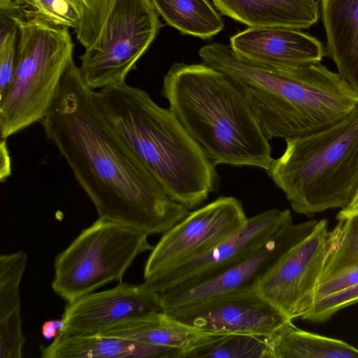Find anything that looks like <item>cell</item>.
<instances>
[{"mask_svg": "<svg viewBox=\"0 0 358 358\" xmlns=\"http://www.w3.org/2000/svg\"><path fill=\"white\" fill-rule=\"evenodd\" d=\"M1 180H6L11 173L10 157L8 150L6 139L1 138Z\"/></svg>", "mask_w": 358, "mask_h": 358, "instance_id": "cell-32", "label": "cell"}, {"mask_svg": "<svg viewBox=\"0 0 358 358\" xmlns=\"http://www.w3.org/2000/svg\"><path fill=\"white\" fill-rule=\"evenodd\" d=\"M40 122L99 218L149 236L164 233L189 213L110 126L73 59Z\"/></svg>", "mask_w": 358, "mask_h": 358, "instance_id": "cell-1", "label": "cell"}, {"mask_svg": "<svg viewBox=\"0 0 358 358\" xmlns=\"http://www.w3.org/2000/svg\"><path fill=\"white\" fill-rule=\"evenodd\" d=\"M336 220L337 224L329 233L320 280L358 266V210H341Z\"/></svg>", "mask_w": 358, "mask_h": 358, "instance_id": "cell-22", "label": "cell"}, {"mask_svg": "<svg viewBox=\"0 0 358 358\" xmlns=\"http://www.w3.org/2000/svg\"><path fill=\"white\" fill-rule=\"evenodd\" d=\"M0 101L7 95L14 80L17 55L18 30L13 18L1 13Z\"/></svg>", "mask_w": 358, "mask_h": 358, "instance_id": "cell-26", "label": "cell"}, {"mask_svg": "<svg viewBox=\"0 0 358 358\" xmlns=\"http://www.w3.org/2000/svg\"><path fill=\"white\" fill-rule=\"evenodd\" d=\"M273 358H358V348L311 333L288 321L269 338Z\"/></svg>", "mask_w": 358, "mask_h": 358, "instance_id": "cell-20", "label": "cell"}, {"mask_svg": "<svg viewBox=\"0 0 358 358\" xmlns=\"http://www.w3.org/2000/svg\"><path fill=\"white\" fill-rule=\"evenodd\" d=\"M18 0H0V13H9L15 10Z\"/></svg>", "mask_w": 358, "mask_h": 358, "instance_id": "cell-33", "label": "cell"}, {"mask_svg": "<svg viewBox=\"0 0 358 358\" xmlns=\"http://www.w3.org/2000/svg\"><path fill=\"white\" fill-rule=\"evenodd\" d=\"M17 308L0 317V357L21 358L25 338L22 332V320Z\"/></svg>", "mask_w": 358, "mask_h": 358, "instance_id": "cell-28", "label": "cell"}, {"mask_svg": "<svg viewBox=\"0 0 358 358\" xmlns=\"http://www.w3.org/2000/svg\"><path fill=\"white\" fill-rule=\"evenodd\" d=\"M327 55L358 92V0H321Z\"/></svg>", "mask_w": 358, "mask_h": 358, "instance_id": "cell-18", "label": "cell"}, {"mask_svg": "<svg viewBox=\"0 0 358 358\" xmlns=\"http://www.w3.org/2000/svg\"><path fill=\"white\" fill-rule=\"evenodd\" d=\"M291 224L288 209L273 208L259 213L248 218L241 228L212 248L144 280L142 285L157 293L192 285L248 255Z\"/></svg>", "mask_w": 358, "mask_h": 358, "instance_id": "cell-12", "label": "cell"}, {"mask_svg": "<svg viewBox=\"0 0 358 358\" xmlns=\"http://www.w3.org/2000/svg\"><path fill=\"white\" fill-rule=\"evenodd\" d=\"M329 231L326 219L294 243L260 280L256 289L289 320L313 307L324 266Z\"/></svg>", "mask_w": 358, "mask_h": 358, "instance_id": "cell-9", "label": "cell"}, {"mask_svg": "<svg viewBox=\"0 0 358 358\" xmlns=\"http://www.w3.org/2000/svg\"></svg>", "mask_w": 358, "mask_h": 358, "instance_id": "cell-35", "label": "cell"}, {"mask_svg": "<svg viewBox=\"0 0 358 358\" xmlns=\"http://www.w3.org/2000/svg\"><path fill=\"white\" fill-rule=\"evenodd\" d=\"M82 20L75 33L77 40L87 48L98 38L114 0H82Z\"/></svg>", "mask_w": 358, "mask_h": 358, "instance_id": "cell-27", "label": "cell"}, {"mask_svg": "<svg viewBox=\"0 0 358 358\" xmlns=\"http://www.w3.org/2000/svg\"><path fill=\"white\" fill-rule=\"evenodd\" d=\"M151 0H114L94 43L80 57L84 83L96 91L125 82L164 26Z\"/></svg>", "mask_w": 358, "mask_h": 358, "instance_id": "cell-8", "label": "cell"}, {"mask_svg": "<svg viewBox=\"0 0 358 358\" xmlns=\"http://www.w3.org/2000/svg\"><path fill=\"white\" fill-rule=\"evenodd\" d=\"M64 323L61 319L45 322L41 327V334L46 340L55 338L62 331Z\"/></svg>", "mask_w": 358, "mask_h": 358, "instance_id": "cell-31", "label": "cell"}, {"mask_svg": "<svg viewBox=\"0 0 358 358\" xmlns=\"http://www.w3.org/2000/svg\"><path fill=\"white\" fill-rule=\"evenodd\" d=\"M101 334L178 348L182 350L184 353L208 342L219 334L197 329L161 312L117 326Z\"/></svg>", "mask_w": 358, "mask_h": 358, "instance_id": "cell-19", "label": "cell"}, {"mask_svg": "<svg viewBox=\"0 0 358 358\" xmlns=\"http://www.w3.org/2000/svg\"><path fill=\"white\" fill-rule=\"evenodd\" d=\"M164 312L158 294L142 284L120 282L107 290L92 292L67 302L60 334H101L113 327Z\"/></svg>", "mask_w": 358, "mask_h": 358, "instance_id": "cell-14", "label": "cell"}, {"mask_svg": "<svg viewBox=\"0 0 358 358\" xmlns=\"http://www.w3.org/2000/svg\"><path fill=\"white\" fill-rule=\"evenodd\" d=\"M230 46L247 59L279 69L320 62L327 55L315 37L286 27H248L230 38Z\"/></svg>", "mask_w": 358, "mask_h": 358, "instance_id": "cell-15", "label": "cell"}, {"mask_svg": "<svg viewBox=\"0 0 358 358\" xmlns=\"http://www.w3.org/2000/svg\"><path fill=\"white\" fill-rule=\"evenodd\" d=\"M27 262V255L17 251L0 256V317L21 308L20 285Z\"/></svg>", "mask_w": 358, "mask_h": 358, "instance_id": "cell-25", "label": "cell"}, {"mask_svg": "<svg viewBox=\"0 0 358 358\" xmlns=\"http://www.w3.org/2000/svg\"><path fill=\"white\" fill-rule=\"evenodd\" d=\"M357 284H358V266L339 271L320 280L315 292V302Z\"/></svg>", "mask_w": 358, "mask_h": 358, "instance_id": "cell-30", "label": "cell"}, {"mask_svg": "<svg viewBox=\"0 0 358 358\" xmlns=\"http://www.w3.org/2000/svg\"><path fill=\"white\" fill-rule=\"evenodd\" d=\"M222 15L248 27L308 29L319 18L315 0H212Z\"/></svg>", "mask_w": 358, "mask_h": 358, "instance_id": "cell-16", "label": "cell"}, {"mask_svg": "<svg viewBox=\"0 0 358 358\" xmlns=\"http://www.w3.org/2000/svg\"><path fill=\"white\" fill-rule=\"evenodd\" d=\"M162 94L214 165L268 169V138L244 96L222 72L202 62L175 63L164 78Z\"/></svg>", "mask_w": 358, "mask_h": 358, "instance_id": "cell-4", "label": "cell"}, {"mask_svg": "<svg viewBox=\"0 0 358 358\" xmlns=\"http://www.w3.org/2000/svg\"><path fill=\"white\" fill-rule=\"evenodd\" d=\"M43 358H181L183 350L103 336L59 334L46 346Z\"/></svg>", "mask_w": 358, "mask_h": 358, "instance_id": "cell-17", "label": "cell"}, {"mask_svg": "<svg viewBox=\"0 0 358 358\" xmlns=\"http://www.w3.org/2000/svg\"><path fill=\"white\" fill-rule=\"evenodd\" d=\"M247 219L241 201L233 196H220L189 212L163 233L150 251L144 280L205 252L234 234Z\"/></svg>", "mask_w": 358, "mask_h": 358, "instance_id": "cell-10", "label": "cell"}, {"mask_svg": "<svg viewBox=\"0 0 358 358\" xmlns=\"http://www.w3.org/2000/svg\"><path fill=\"white\" fill-rule=\"evenodd\" d=\"M358 302V284L317 300L301 318L313 322H323L340 310Z\"/></svg>", "mask_w": 358, "mask_h": 358, "instance_id": "cell-29", "label": "cell"}, {"mask_svg": "<svg viewBox=\"0 0 358 358\" xmlns=\"http://www.w3.org/2000/svg\"><path fill=\"white\" fill-rule=\"evenodd\" d=\"M83 10L82 0H18L13 13L75 30L82 20Z\"/></svg>", "mask_w": 358, "mask_h": 358, "instance_id": "cell-24", "label": "cell"}, {"mask_svg": "<svg viewBox=\"0 0 358 358\" xmlns=\"http://www.w3.org/2000/svg\"><path fill=\"white\" fill-rule=\"evenodd\" d=\"M199 55L238 89L268 139L320 131L342 119L358 102L352 85L320 62L274 68L247 59L222 43L203 46Z\"/></svg>", "mask_w": 358, "mask_h": 358, "instance_id": "cell-2", "label": "cell"}, {"mask_svg": "<svg viewBox=\"0 0 358 358\" xmlns=\"http://www.w3.org/2000/svg\"><path fill=\"white\" fill-rule=\"evenodd\" d=\"M165 313L206 332L269 338L291 320L259 294L256 288L234 292Z\"/></svg>", "mask_w": 358, "mask_h": 358, "instance_id": "cell-13", "label": "cell"}, {"mask_svg": "<svg viewBox=\"0 0 358 358\" xmlns=\"http://www.w3.org/2000/svg\"><path fill=\"white\" fill-rule=\"evenodd\" d=\"M6 14L15 22L18 41L14 80L0 101V133L4 139L46 115L74 47L66 27L17 13Z\"/></svg>", "mask_w": 358, "mask_h": 358, "instance_id": "cell-6", "label": "cell"}, {"mask_svg": "<svg viewBox=\"0 0 358 358\" xmlns=\"http://www.w3.org/2000/svg\"><path fill=\"white\" fill-rule=\"evenodd\" d=\"M269 338L245 334H219L185 352L182 358H273Z\"/></svg>", "mask_w": 358, "mask_h": 358, "instance_id": "cell-23", "label": "cell"}, {"mask_svg": "<svg viewBox=\"0 0 358 358\" xmlns=\"http://www.w3.org/2000/svg\"><path fill=\"white\" fill-rule=\"evenodd\" d=\"M166 23L183 34L212 38L224 26L221 15L209 0H151Z\"/></svg>", "mask_w": 358, "mask_h": 358, "instance_id": "cell-21", "label": "cell"}, {"mask_svg": "<svg viewBox=\"0 0 358 358\" xmlns=\"http://www.w3.org/2000/svg\"><path fill=\"white\" fill-rule=\"evenodd\" d=\"M285 142L266 172L293 210L312 217L346 208L358 189V102L335 123Z\"/></svg>", "mask_w": 358, "mask_h": 358, "instance_id": "cell-5", "label": "cell"}, {"mask_svg": "<svg viewBox=\"0 0 358 358\" xmlns=\"http://www.w3.org/2000/svg\"><path fill=\"white\" fill-rule=\"evenodd\" d=\"M341 210L347 212L358 210V189H357L355 194H354L348 206L346 208Z\"/></svg>", "mask_w": 358, "mask_h": 358, "instance_id": "cell-34", "label": "cell"}, {"mask_svg": "<svg viewBox=\"0 0 358 358\" xmlns=\"http://www.w3.org/2000/svg\"><path fill=\"white\" fill-rule=\"evenodd\" d=\"M316 222L291 224L217 273L188 287L157 293L164 312L176 311L234 292L256 288L280 257Z\"/></svg>", "mask_w": 358, "mask_h": 358, "instance_id": "cell-11", "label": "cell"}, {"mask_svg": "<svg viewBox=\"0 0 358 358\" xmlns=\"http://www.w3.org/2000/svg\"><path fill=\"white\" fill-rule=\"evenodd\" d=\"M148 236L99 217L55 257L52 290L70 302L109 282H122L134 259L152 250Z\"/></svg>", "mask_w": 358, "mask_h": 358, "instance_id": "cell-7", "label": "cell"}, {"mask_svg": "<svg viewBox=\"0 0 358 358\" xmlns=\"http://www.w3.org/2000/svg\"><path fill=\"white\" fill-rule=\"evenodd\" d=\"M94 96L110 126L173 200L190 210L216 190V166L169 108L126 82Z\"/></svg>", "mask_w": 358, "mask_h": 358, "instance_id": "cell-3", "label": "cell"}]
</instances>
